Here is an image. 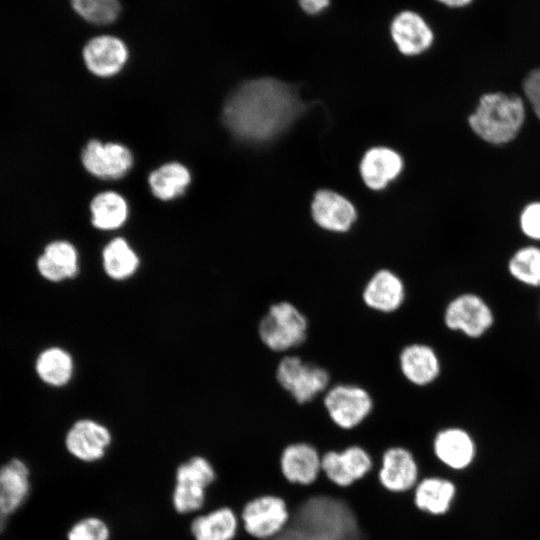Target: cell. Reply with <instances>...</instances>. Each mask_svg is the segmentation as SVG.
Listing matches in <instances>:
<instances>
[{"instance_id": "ba28073f", "label": "cell", "mask_w": 540, "mask_h": 540, "mask_svg": "<svg viewBox=\"0 0 540 540\" xmlns=\"http://www.w3.org/2000/svg\"><path fill=\"white\" fill-rule=\"evenodd\" d=\"M371 454L359 444L321 454L322 474L335 486L347 488L362 480L373 469Z\"/></svg>"}, {"instance_id": "d6a6232c", "label": "cell", "mask_w": 540, "mask_h": 540, "mask_svg": "<svg viewBox=\"0 0 540 540\" xmlns=\"http://www.w3.org/2000/svg\"><path fill=\"white\" fill-rule=\"evenodd\" d=\"M525 95L540 119V69L531 71L524 80Z\"/></svg>"}, {"instance_id": "1f68e13d", "label": "cell", "mask_w": 540, "mask_h": 540, "mask_svg": "<svg viewBox=\"0 0 540 540\" xmlns=\"http://www.w3.org/2000/svg\"><path fill=\"white\" fill-rule=\"evenodd\" d=\"M520 226L527 237L540 240V202L530 203L524 208Z\"/></svg>"}, {"instance_id": "d4e9b609", "label": "cell", "mask_w": 540, "mask_h": 540, "mask_svg": "<svg viewBox=\"0 0 540 540\" xmlns=\"http://www.w3.org/2000/svg\"><path fill=\"white\" fill-rule=\"evenodd\" d=\"M39 378L46 384L62 387L69 383L74 372V361L68 351L49 347L37 357L35 364Z\"/></svg>"}, {"instance_id": "5b68a950", "label": "cell", "mask_w": 540, "mask_h": 540, "mask_svg": "<svg viewBox=\"0 0 540 540\" xmlns=\"http://www.w3.org/2000/svg\"><path fill=\"white\" fill-rule=\"evenodd\" d=\"M278 385L299 405L314 401L330 387L331 374L298 355H284L275 370Z\"/></svg>"}, {"instance_id": "8992f818", "label": "cell", "mask_w": 540, "mask_h": 540, "mask_svg": "<svg viewBox=\"0 0 540 540\" xmlns=\"http://www.w3.org/2000/svg\"><path fill=\"white\" fill-rule=\"evenodd\" d=\"M287 502L275 494H262L248 500L239 511L240 529L257 540L280 534L290 521Z\"/></svg>"}, {"instance_id": "f546056e", "label": "cell", "mask_w": 540, "mask_h": 540, "mask_svg": "<svg viewBox=\"0 0 540 540\" xmlns=\"http://www.w3.org/2000/svg\"><path fill=\"white\" fill-rule=\"evenodd\" d=\"M508 269L521 283L540 286V249L528 246L516 251L508 263Z\"/></svg>"}, {"instance_id": "44dd1931", "label": "cell", "mask_w": 540, "mask_h": 540, "mask_svg": "<svg viewBox=\"0 0 540 540\" xmlns=\"http://www.w3.org/2000/svg\"><path fill=\"white\" fill-rule=\"evenodd\" d=\"M403 167L404 162L398 152L377 146L365 152L360 161L359 172L368 188L380 191L401 174Z\"/></svg>"}, {"instance_id": "ac0fdd59", "label": "cell", "mask_w": 540, "mask_h": 540, "mask_svg": "<svg viewBox=\"0 0 540 540\" xmlns=\"http://www.w3.org/2000/svg\"><path fill=\"white\" fill-rule=\"evenodd\" d=\"M314 222L330 232H347L357 218L354 205L343 195L328 189L318 190L311 203Z\"/></svg>"}, {"instance_id": "8fae6325", "label": "cell", "mask_w": 540, "mask_h": 540, "mask_svg": "<svg viewBox=\"0 0 540 540\" xmlns=\"http://www.w3.org/2000/svg\"><path fill=\"white\" fill-rule=\"evenodd\" d=\"M378 480L391 493L412 491L420 480L419 465L412 451L400 445L386 448L381 455Z\"/></svg>"}, {"instance_id": "277c9868", "label": "cell", "mask_w": 540, "mask_h": 540, "mask_svg": "<svg viewBox=\"0 0 540 540\" xmlns=\"http://www.w3.org/2000/svg\"><path fill=\"white\" fill-rule=\"evenodd\" d=\"M374 399L365 387L341 382L323 394L326 417L333 426L342 431H353L367 422L374 410Z\"/></svg>"}, {"instance_id": "4fadbf2b", "label": "cell", "mask_w": 540, "mask_h": 540, "mask_svg": "<svg viewBox=\"0 0 540 540\" xmlns=\"http://www.w3.org/2000/svg\"><path fill=\"white\" fill-rule=\"evenodd\" d=\"M82 164L92 175L103 179H119L132 167L133 157L125 146L118 143L103 144L91 140L83 149Z\"/></svg>"}, {"instance_id": "2e32d148", "label": "cell", "mask_w": 540, "mask_h": 540, "mask_svg": "<svg viewBox=\"0 0 540 540\" xmlns=\"http://www.w3.org/2000/svg\"><path fill=\"white\" fill-rule=\"evenodd\" d=\"M111 440L112 435L106 426L92 419H80L68 430L65 446L75 458L93 462L105 455Z\"/></svg>"}, {"instance_id": "3957f363", "label": "cell", "mask_w": 540, "mask_h": 540, "mask_svg": "<svg viewBox=\"0 0 540 540\" xmlns=\"http://www.w3.org/2000/svg\"><path fill=\"white\" fill-rule=\"evenodd\" d=\"M262 344L274 353H285L302 346L309 332L306 314L293 302L272 303L258 324Z\"/></svg>"}, {"instance_id": "ffe728a7", "label": "cell", "mask_w": 540, "mask_h": 540, "mask_svg": "<svg viewBox=\"0 0 540 540\" xmlns=\"http://www.w3.org/2000/svg\"><path fill=\"white\" fill-rule=\"evenodd\" d=\"M413 492L415 507L431 516H444L452 508L457 494V484L450 478L430 475L421 478Z\"/></svg>"}, {"instance_id": "d590c367", "label": "cell", "mask_w": 540, "mask_h": 540, "mask_svg": "<svg viewBox=\"0 0 540 540\" xmlns=\"http://www.w3.org/2000/svg\"><path fill=\"white\" fill-rule=\"evenodd\" d=\"M449 8H461L469 5L473 0H435Z\"/></svg>"}, {"instance_id": "e0dca14e", "label": "cell", "mask_w": 540, "mask_h": 540, "mask_svg": "<svg viewBox=\"0 0 540 540\" xmlns=\"http://www.w3.org/2000/svg\"><path fill=\"white\" fill-rule=\"evenodd\" d=\"M398 367L403 378L416 387L432 384L441 371L440 360L434 348L421 342H411L401 348Z\"/></svg>"}, {"instance_id": "cb8c5ba5", "label": "cell", "mask_w": 540, "mask_h": 540, "mask_svg": "<svg viewBox=\"0 0 540 540\" xmlns=\"http://www.w3.org/2000/svg\"><path fill=\"white\" fill-rule=\"evenodd\" d=\"M239 529V514L230 507L218 508L195 518L191 523L195 540H234Z\"/></svg>"}, {"instance_id": "9c48e42d", "label": "cell", "mask_w": 540, "mask_h": 540, "mask_svg": "<svg viewBox=\"0 0 540 540\" xmlns=\"http://www.w3.org/2000/svg\"><path fill=\"white\" fill-rule=\"evenodd\" d=\"M388 30L398 52L407 57L427 52L435 40L429 22L413 9H403L395 13L389 22Z\"/></svg>"}, {"instance_id": "d6986e66", "label": "cell", "mask_w": 540, "mask_h": 540, "mask_svg": "<svg viewBox=\"0 0 540 540\" xmlns=\"http://www.w3.org/2000/svg\"><path fill=\"white\" fill-rule=\"evenodd\" d=\"M82 57L91 73L100 77H110L124 67L128 59V49L116 36L99 35L86 42Z\"/></svg>"}, {"instance_id": "7c38bea8", "label": "cell", "mask_w": 540, "mask_h": 540, "mask_svg": "<svg viewBox=\"0 0 540 540\" xmlns=\"http://www.w3.org/2000/svg\"><path fill=\"white\" fill-rule=\"evenodd\" d=\"M406 293L403 279L393 270L381 268L366 281L361 291V300L368 309L388 315L404 305Z\"/></svg>"}, {"instance_id": "4316f807", "label": "cell", "mask_w": 540, "mask_h": 540, "mask_svg": "<svg viewBox=\"0 0 540 540\" xmlns=\"http://www.w3.org/2000/svg\"><path fill=\"white\" fill-rule=\"evenodd\" d=\"M191 181L189 170L182 164H164L149 175V185L157 198L167 201L181 195Z\"/></svg>"}, {"instance_id": "6da1fadb", "label": "cell", "mask_w": 540, "mask_h": 540, "mask_svg": "<svg viewBox=\"0 0 540 540\" xmlns=\"http://www.w3.org/2000/svg\"><path fill=\"white\" fill-rule=\"evenodd\" d=\"M294 86L273 77L245 81L229 96L223 122L238 139L273 140L307 110Z\"/></svg>"}, {"instance_id": "7a4b0ae2", "label": "cell", "mask_w": 540, "mask_h": 540, "mask_svg": "<svg viewBox=\"0 0 540 540\" xmlns=\"http://www.w3.org/2000/svg\"><path fill=\"white\" fill-rule=\"evenodd\" d=\"M524 119L525 108L519 96L496 92L480 98L468 121L473 132L481 139L500 145L515 138Z\"/></svg>"}, {"instance_id": "5bb4252c", "label": "cell", "mask_w": 540, "mask_h": 540, "mask_svg": "<svg viewBox=\"0 0 540 540\" xmlns=\"http://www.w3.org/2000/svg\"><path fill=\"white\" fill-rule=\"evenodd\" d=\"M279 466L287 482L309 486L315 483L322 473L321 453L312 443L292 442L282 449Z\"/></svg>"}, {"instance_id": "7402d4cb", "label": "cell", "mask_w": 540, "mask_h": 540, "mask_svg": "<svg viewBox=\"0 0 540 540\" xmlns=\"http://www.w3.org/2000/svg\"><path fill=\"white\" fill-rule=\"evenodd\" d=\"M30 473L20 459H12L0 467V511L9 516L17 511L30 493Z\"/></svg>"}, {"instance_id": "f1b7e54d", "label": "cell", "mask_w": 540, "mask_h": 540, "mask_svg": "<svg viewBox=\"0 0 540 540\" xmlns=\"http://www.w3.org/2000/svg\"><path fill=\"white\" fill-rule=\"evenodd\" d=\"M69 5L78 17L95 25L113 23L121 11L119 0H69Z\"/></svg>"}, {"instance_id": "836d02e7", "label": "cell", "mask_w": 540, "mask_h": 540, "mask_svg": "<svg viewBox=\"0 0 540 540\" xmlns=\"http://www.w3.org/2000/svg\"><path fill=\"white\" fill-rule=\"evenodd\" d=\"M269 540H326L305 530L287 525L277 536Z\"/></svg>"}, {"instance_id": "4dcf8cb0", "label": "cell", "mask_w": 540, "mask_h": 540, "mask_svg": "<svg viewBox=\"0 0 540 540\" xmlns=\"http://www.w3.org/2000/svg\"><path fill=\"white\" fill-rule=\"evenodd\" d=\"M109 529L97 517H87L76 522L68 531V540H109Z\"/></svg>"}, {"instance_id": "484cf974", "label": "cell", "mask_w": 540, "mask_h": 540, "mask_svg": "<svg viewBox=\"0 0 540 540\" xmlns=\"http://www.w3.org/2000/svg\"><path fill=\"white\" fill-rule=\"evenodd\" d=\"M102 264L109 278L123 281L135 274L139 267V258L128 242L118 237L104 247Z\"/></svg>"}, {"instance_id": "83f0119b", "label": "cell", "mask_w": 540, "mask_h": 540, "mask_svg": "<svg viewBox=\"0 0 540 540\" xmlns=\"http://www.w3.org/2000/svg\"><path fill=\"white\" fill-rule=\"evenodd\" d=\"M92 224L101 230L121 227L128 214L127 203L116 192L107 191L96 195L91 204Z\"/></svg>"}, {"instance_id": "52a82bcc", "label": "cell", "mask_w": 540, "mask_h": 540, "mask_svg": "<svg viewBox=\"0 0 540 540\" xmlns=\"http://www.w3.org/2000/svg\"><path fill=\"white\" fill-rule=\"evenodd\" d=\"M215 471L204 457L195 456L182 463L176 471L173 505L185 514L198 510L205 501V490L214 481Z\"/></svg>"}, {"instance_id": "9a60e30c", "label": "cell", "mask_w": 540, "mask_h": 540, "mask_svg": "<svg viewBox=\"0 0 540 540\" xmlns=\"http://www.w3.org/2000/svg\"><path fill=\"white\" fill-rule=\"evenodd\" d=\"M432 452L442 466L452 472H459L473 462L476 448L466 430L459 427H446L434 434Z\"/></svg>"}, {"instance_id": "603a6c76", "label": "cell", "mask_w": 540, "mask_h": 540, "mask_svg": "<svg viewBox=\"0 0 540 540\" xmlns=\"http://www.w3.org/2000/svg\"><path fill=\"white\" fill-rule=\"evenodd\" d=\"M37 268L43 278L50 282H61L78 274V252L68 241L49 243L37 260Z\"/></svg>"}, {"instance_id": "8d00e7d4", "label": "cell", "mask_w": 540, "mask_h": 540, "mask_svg": "<svg viewBox=\"0 0 540 540\" xmlns=\"http://www.w3.org/2000/svg\"><path fill=\"white\" fill-rule=\"evenodd\" d=\"M7 518H8V516H6L5 514H3L0 511V533L4 530V528L6 526Z\"/></svg>"}, {"instance_id": "30bf717a", "label": "cell", "mask_w": 540, "mask_h": 540, "mask_svg": "<svg viewBox=\"0 0 540 540\" xmlns=\"http://www.w3.org/2000/svg\"><path fill=\"white\" fill-rule=\"evenodd\" d=\"M444 323L471 338L482 336L493 324V314L483 299L472 293L453 298L444 311Z\"/></svg>"}, {"instance_id": "e575fe53", "label": "cell", "mask_w": 540, "mask_h": 540, "mask_svg": "<svg viewBox=\"0 0 540 540\" xmlns=\"http://www.w3.org/2000/svg\"><path fill=\"white\" fill-rule=\"evenodd\" d=\"M332 0H297L302 12L308 16H318L324 13L331 5Z\"/></svg>"}]
</instances>
